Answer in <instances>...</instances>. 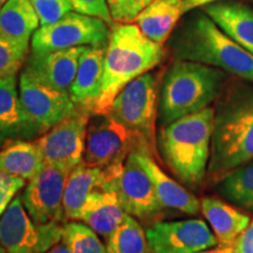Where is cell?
I'll return each instance as SVG.
<instances>
[{
	"label": "cell",
	"instance_id": "18",
	"mask_svg": "<svg viewBox=\"0 0 253 253\" xmlns=\"http://www.w3.org/2000/svg\"><path fill=\"white\" fill-rule=\"evenodd\" d=\"M39 129L21 107L15 77L0 79V147L12 140H26Z\"/></svg>",
	"mask_w": 253,
	"mask_h": 253
},
{
	"label": "cell",
	"instance_id": "22",
	"mask_svg": "<svg viewBox=\"0 0 253 253\" xmlns=\"http://www.w3.org/2000/svg\"><path fill=\"white\" fill-rule=\"evenodd\" d=\"M108 182L104 169L87 167L80 163L69 172L63 194V210L66 219H79L87 198L95 190L103 188Z\"/></svg>",
	"mask_w": 253,
	"mask_h": 253
},
{
	"label": "cell",
	"instance_id": "1",
	"mask_svg": "<svg viewBox=\"0 0 253 253\" xmlns=\"http://www.w3.org/2000/svg\"><path fill=\"white\" fill-rule=\"evenodd\" d=\"M253 160V84H231L214 107L208 182L218 184L224 177Z\"/></svg>",
	"mask_w": 253,
	"mask_h": 253
},
{
	"label": "cell",
	"instance_id": "34",
	"mask_svg": "<svg viewBox=\"0 0 253 253\" xmlns=\"http://www.w3.org/2000/svg\"><path fill=\"white\" fill-rule=\"evenodd\" d=\"M24 185L25 179L0 169V190H11V191L18 192L21 188H24Z\"/></svg>",
	"mask_w": 253,
	"mask_h": 253
},
{
	"label": "cell",
	"instance_id": "7",
	"mask_svg": "<svg viewBox=\"0 0 253 253\" xmlns=\"http://www.w3.org/2000/svg\"><path fill=\"white\" fill-rule=\"evenodd\" d=\"M63 235L61 221L34 223L20 197L11 202L0 218V244L6 253H45L62 240Z\"/></svg>",
	"mask_w": 253,
	"mask_h": 253
},
{
	"label": "cell",
	"instance_id": "16",
	"mask_svg": "<svg viewBox=\"0 0 253 253\" xmlns=\"http://www.w3.org/2000/svg\"><path fill=\"white\" fill-rule=\"evenodd\" d=\"M106 48L107 46L84 47L79 60L77 75L69 88L73 102L90 113L102 88Z\"/></svg>",
	"mask_w": 253,
	"mask_h": 253
},
{
	"label": "cell",
	"instance_id": "13",
	"mask_svg": "<svg viewBox=\"0 0 253 253\" xmlns=\"http://www.w3.org/2000/svg\"><path fill=\"white\" fill-rule=\"evenodd\" d=\"M145 235L153 253H199L219 245L202 219L160 221Z\"/></svg>",
	"mask_w": 253,
	"mask_h": 253
},
{
	"label": "cell",
	"instance_id": "23",
	"mask_svg": "<svg viewBox=\"0 0 253 253\" xmlns=\"http://www.w3.org/2000/svg\"><path fill=\"white\" fill-rule=\"evenodd\" d=\"M182 15L183 0H154L142 9L135 21L145 37L163 45Z\"/></svg>",
	"mask_w": 253,
	"mask_h": 253
},
{
	"label": "cell",
	"instance_id": "17",
	"mask_svg": "<svg viewBox=\"0 0 253 253\" xmlns=\"http://www.w3.org/2000/svg\"><path fill=\"white\" fill-rule=\"evenodd\" d=\"M126 214L116 191L107 182L103 188L89 195L79 219L108 240Z\"/></svg>",
	"mask_w": 253,
	"mask_h": 253
},
{
	"label": "cell",
	"instance_id": "29",
	"mask_svg": "<svg viewBox=\"0 0 253 253\" xmlns=\"http://www.w3.org/2000/svg\"><path fill=\"white\" fill-rule=\"evenodd\" d=\"M28 46L8 39L0 33V79L15 77L26 61Z\"/></svg>",
	"mask_w": 253,
	"mask_h": 253
},
{
	"label": "cell",
	"instance_id": "32",
	"mask_svg": "<svg viewBox=\"0 0 253 253\" xmlns=\"http://www.w3.org/2000/svg\"><path fill=\"white\" fill-rule=\"evenodd\" d=\"M73 11L90 17L102 19L109 26H114V20L110 15L107 0H71Z\"/></svg>",
	"mask_w": 253,
	"mask_h": 253
},
{
	"label": "cell",
	"instance_id": "31",
	"mask_svg": "<svg viewBox=\"0 0 253 253\" xmlns=\"http://www.w3.org/2000/svg\"><path fill=\"white\" fill-rule=\"evenodd\" d=\"M107 4L114 23L118 24H130L141 12L138 0H107Z\"/></svg>",
	"mask_w": 253,
	"mask_h": 253
},
{
	"label": "cell",
	"instance_id": "5",
	"mask_svg": "<svg viewBox=\"0 0 253 253\" xmlns=\"http://www.w3.org/2000/svg\"><path fill=\"white\" fill-rule=\"evenodd\" d=\"M227 73L203 63L175 60L164 74L158 103L161 126L197 113L217 101Z\"/></svg>",
	"mask_w": 253,
	"mask_h": 253
},
{
	"label": "cell",
	"instance_id": "33",
	"mask_svg": "<svg viewBox=\"0 0 253 253\" xmlns=\"http://www.w3.org/2000/svg\"><path fill=\"white\" fill-rule=\"evenodd\" d=\"M233 248L238 253H253V219L236 239Z\"/></svg>",
	"mask_w": 253,
	"mask_h": 253
},
{
	"label": "cell",
	"instance_id": "14",
	"mask_svg": "<svg viewBox=\"0 0 253 253\" xmlns=\"http://www.w3.org/2000/svg\"><path fill=\"white\" fill-rule=\"evenodd\" d=\"M69 171L45 166L28 183L23 194V204L36 224L66 219L63 194Z\"/></svg>",
	"mask_w": 253,
	"mask_h": 253
},
{
	"label": "cell",
	"instance_id": "6",
	"mask_svg": "<svg viewBox=\"0 0 253 253\" xmlns=\"http://www.w3.org/2000/svg\"><path fill=\"white\" fill-rule=\"evenodd\" d=\"M158 82L155 74L145 73L129 82L113 101L108 114L130 130L156 154Z\"/></svg>",
	"mask_w": 253,
	"mask_h": 253
},
{
	"label": "cell",
	"instance_id": "19",
	"mask_svg": "<svg viewBox=\"0 0 253 253\" xmlns=\"http://www.w3.org/2000/svg\"><path fill=\"white\" fill-rule=\"evenodd\" d=\"M138 162L144 168L145 171L150 176L155 191L163 208H169L172 210L186 214H198L201 211V202L195 195L170 178L166 172L155 162L154 156L150 151L140 149L135 150Z\"/></svg>",
	"mask_w": 253,
	"mask_h": 253
},
{
	"label": "cell",
	"instance_id": "36",
	"mask_svg": "<svg viewBox=\"0 0 253 253\" xmlns=\"http://www.w3.org/2000/svg\"><path fill=\"white\" fill-rule=\"evenodd\" d=\"M45 253H71L69 252V248L67 245V243L65 240H60L59 243H56L55 245H53L48 251H46Z\"/></svg>",
	"mask_w": 253,
	"mask_h": 253
},
{
	"label": "cell",
	"instance_id": "12",
	"mask_svg": "<svg viewBox=\"0 0 253 253\" xmlns=\"http://www.w3.org/2000/svg\"><path fill=\"white\" fill-rule=\"evenodd\" d=\"M19 99L27 118L40 132L47 131L79 109L67 91L42 84L25 71L19 79Z\"/></svg>",
	"mask_w": 253,
	"mask_h": 253
},
{
	"label": "cell",
	"instance_id": "25",
	"mask_svg": "<svg viewBox=\"0 0 253 253\" xmlns=\"http://www.w3.org/2000/svg\"><path fill=\"white\" fill-rule=\"evenodd\" d=\"M45 167L36 142L12 140L0 149V169L11 175L31 181Z\"/></svg>",
	"mask_w": 253,
	"mask_h": 253
},
{
	"label": "cell",
	"instance_id": "2",
	"mask_svg": "<svg viewBox=\"0 0 253 253\" xmlns=\"http://www.w3.org/2000/svg\"><path fill=\"white\" fill-rule=\"evenodd\" d=\"M168 47L175 60L219 68L253 84V55L231 39L203 9L189 12L169 37Z\"/></svg>",
	"mask_w": 253,
	"mask_h": 253
},
{
	"label": "cell",
	"instance_id": "26",
	"mask_svg": "<svg viewBox=\"0 0 253 253\" xmlns=\"http://www.w3.org/2000/svg\"><path fill=\"white\" fill-rule=\"evenodd\" d=\"M217 192L230 204L253 212V160L224 177Z\"/></svg>",
	"mask_w": 253,
	"mask_h": 253
},
{
	"label": "cell",
	"instance_id": "40",
	"mask_svg": "<svg viewBox=\"0 0 253 253\" xmlns=\"http://www.w3.org/2000/svg\"><path fill=\"white\" fill-rule=\"evenodd\" d=\"M0 253H6V250L4 249V246L0 244Z\"/></svg>",
	"mask_w": 253,
	"mask_h": 253
},
{
	"label": "cell",
	"instance_id": "20",
	"mask_svg": "<svg viewBox=\"0 0 253 253\" xmlns=\"http://www.w3.org/2000/svg\"><path fill=\"white\" fill-rule=\"evenodd\" d=\"M202 9L232 39L253 55V9L237 0H218Z\"/></svg>",
	"mask_w": 253,
	"mask_h": 253
},
{
	"label": "cell",
	"instance_id": "8",
	"mask_svg": "<svg viewBox=\"0 0 253 253\" xmlns=\"http://www.w3.org/2000/svg\"><path fill=\"white\" fill-rule=\"evenodd\" d=\"M110 27L102 19L71 11L56 23L38 28L31 39L32 52L107 46L112 32Z\"/></svg>",
	"mask_w": 253,
	"mask_h": 253
},
{
	"label": "cell",
	"instance_id": "9",
	"mask_svg": "<svg viewBox=\"0 0 253 253\" xmlns=\"http://www.w3.org/2000/svg\"><path fill=\"white\" fill-rule=\"evenodd\" d=\"M100 116L99 120L88 126L82 160L84 166L107 169L125 162L131 151L140 149L149 151L126 126L109 114Z\"/></svg>",
	"mask_w": 253,
	"mask_h": 253
},
{
	"label": "cell",
	"instance_id": "37",
	"mask_svg": "<svg viewBox=\"0 0 253 253\" xmlns=\"http://www.w3.org/2000/svg\"><path fill=\"white\" fill-rule=\"evenodd\" d=\"M154 0H138V6H140V11H142L145 6H148L150 2H153Z\"/></svg>",
	"mask_w": 253,
	"mask_h": 253
},
{
	"label": "cell",
	"instance_id": "21",
	"mask_svg": "<svg viewBox=\"0 0 253 253\" xmlns=\"http://www.w3.org/2000/svg\"><path fill=\"white\" fill-rule=\"evenodd\" d=\"M201 211L212 227L218 244L223 248L233 246L238 236L250 224L249 214L212 196L202 199Z\"/></svg>",
	"mask_w": 253,
	"mask_h": 253
},
{
	"label": "cell",
	"instance_id": "27",
	"mask_svg": "<svg viewBox=\"0 0 253 253\" xmlns=\"http://www.w3.org/2000/svg\"><path fill=\"white\" fill-rule=\"evenodd\" d=\"M107 253H153L147 235L130 214H126L107 240Z\"/></svg>",
	"mask_w": 253,
	"mask_h": 253
},
{
	"label": "cell",
	"instance_id": "11",
	"mask_svg": "<svg viewBox=\"0 0 253 253\" xmlns=\"http://www.w3.org/2000/svg\"><path fill=\"white\" fill-rule=\"evenodd\" d=\"M108 183L119 196L123 209L132 217L156 216L162 211L150 176L138 162L136 151H131L119 170L108 177Z\"/></svg>",
	"mask_w": 253,
	"mask_h": 253
},
{
	"label": "cell",
	"instance_id": "10",
	"mask_svg": "<svg viewBox=\"0 0 253 253\" xmlns=\"http://www.w3.org/2000/svg\"><path fill=\"white\" fill-rule=\"evenodd\" d=\"M90 112L78 109L58 125L53 126L36 141L45 166L71 172L82 163Z\"/></svg>",
	"mask_w": 253,
	"mask_h": 253
},
{
	"label": "cell",
	"instance_id": "15",
	"mask_svg": "<svg viewBox=\"0 0 253 253\" xmlns=\"http://www.w3.org/2000/svg\"><path fill=\"white\" fill-rule=\"evenodd\" d=\"M84 47L42 53L32 52L25 63L24 71L42 84L69 93Z\"/></svg>",
	"mask_w": 253,
	"mask_h": 253
},
{
	"label": "cell",
	"instance_id": "38",
	"mask_svg": "<svg viewBox=\"0 0 253 253\" xmlns=\"http://www.w3.org/2000/svg\"><path fill=\"white\" fill-rule=\"evenodd\" d=\"M218 253H238L236 251V249L233 246H229V248H224L223 250H220Z\"/></svg>",
	"mask_w": 253,
	"mask_h": 253
},
{
	"label": "cell",
	"instance_id": "35",
	"mask_svg": "<svg viewBox=\"0 0 253 253\" xmlns=\"http://www.w3.org/2000/svg\"><path fill=\"white\" fill-rule=\"evenodd\" d=\"M218 0H183V15L194 11L196 8H202Z\"/></svg>",
	"mask_w": 253,
	"mask_h": 253
},
{
	"label": "cell",
	"instance_id": "39",
	"mask_svg": "<svg viewBox=\"0 0 253 253\" xmlns=\"http://www.w3.org/2000/svg\"><path fill=\"white\" fill-rule=\"evenodd\" d=\"M6 2H7V0H0V9H1V7L6 4Z\"/></svg>",
	"mask_w": 253,
	"mask_h": 253
},
{
	"label": "cell",
	"instance_id": "3",
	"mask_svg": "<svg viewBox=\"0 0 253 253\" xmlns=\"http://www.w3.org/2000/svg\"><path fill=\"white\" fill-rule=\"evenodd\" d=\"M166 55L162 43L145 37L137 25H114L104 55L102 88L91 113L108 114L120 91L134 79L160 65Z\"/></svg>",
	"mask_w": 253,
	"mask_h": 253
},
{
	"label": "cell",
	"instance_id": "24",
	"mask_svg": "<svg viewBox=\"0 0 253 253\" xmlns=\"http://www.w3.org/2000/svg\"><path fill=\"white\" fill-rule=\"evenodd\" d=\"M39 26V17L31 0H7L0 9V33L15 42L30 45Z\"/></svg>",
	"mask_w": 253,
	"mask_h": 253
},
{
	"label": "cell",
	"instance_id": "4",
	"mask_svg": "<svg viewBox=\"0 0 253 253\" xmlns=\"http://www.w3.org/2000/svg\"><path fill=\"white\" fill-rule=\"evenodd\" d=\"M214 108L207 107L161 126L157 147L164 163L185 185L196 188L207 177Z\"/></svg>",
	"mask_w": 253,
	"mask_h": 253
},
{
	"label": "cell",
	"instance_id": "28",
	"mask_svg": "<svg viewBox=\"0 0 253 253\" xmlns=\"http://www.w3.org/2000/svg\"><path fill=\"white\" fill-rule=\"evenodd\" d=\"M63 240L71 253H107V248L101 243L97 233L84 223L65 224Z\"/></svg>",
	"mask_w": 253,
	"mask_h": 253
},
{
	"label": "cell",
	"instance_id": "30",
	"mask_svg": "<svg viewBox=\"0 0 253 253\" xmlns=\"http://www.w3.org/2000/svg\"><path fill=\"white\" fill-rule=\"evenodd\" d=\"M40 20V26H47L59 21L73 11L71 0H31Z\"/></svg>",
	"mask_w": 253,
	"mask_h": 253
}]
</instances>
